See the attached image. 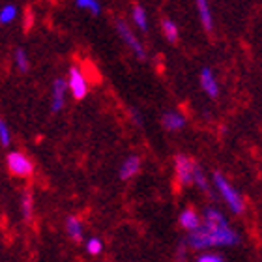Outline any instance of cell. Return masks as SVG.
I'll return each instance as SVG.
<instances>
[{"label":"cell","mask_w":262,"mask_h":262,"mask_svg":"<svg viewBox=\"0 0 262 262\" xmlns=\"http://www.w3.org/2000/svg\"><path fill=\"white\" fill-rule=\"evenodd\" d=\"M238 242V232L227 223L223 213L213 208H208L204 212V223L201 225V229L189 232L187 236V244L196 249H206L212 246H236Z\"/></svg>","instance_id":"obj_1"},{"label":"cell","mask_w":262,"mask_h":262,"mask_svg":"<svg viewBox=\"0 0 262 262\" xmlns=\"http://www.w3.org/2000/svg\"><path fill=\"white\" fill-rule=\"evenodd\" d=\"M213 184H215L219 193L223 195V199L227 201V204H229L230 210H232L236 215H240V213L246 210V202H244V199L240 196V193L236 191L234 187L225 180V176L221 174V172H213Z\"/></svg>","instance_id":"obj_2"},{"label":"cell","mask_w":262,"mask_h":262,"mask_svg":"<svg viewBox=\"0 0 262 262\" xmlns=\"http://www.w3.org/2000/svg\"><path fill=\"white\" fill-rule=\"evenodd\" d=\"M6 165L10 169L11 174L15 176H30L34 170L32 161L25 156L23 152H10L6 158Z\"/></svg>","instance_id":"obj_3"},{"label":"cell","mask_w":262,"mask_h":262,"mask_svg":"<svg viewBox=\"0 0 262 262\" xmlns=\"http://www.w3.org/2000/svg\"><path fill=\"white\" fill-rule=\"evenodd\" d=\"M68 84H70V92L73 94L75 99H82L88 94V82L86 77L79 68H71L70 77H68Z\"/></svg>","instance_id":"obj_4"},{"label":"cell","mask_w":262,"mask_h":262,"mask_svg":"<svg viewBox=\"0 0 262 262\" xmlns=\"http://www.w3.org/2000/svg\"><path fill=\"white\" fill-rule=\"evenodd\" d=\"M116 30H118V34H120V38L126 41V45L129 47L133 53L137 55V58H141V60H144L146 58V53H144V47H142L141 43H139V39L133 36V32L129 30V27H127L126 23L122 21V19H118L116 21Z\"/></svg>","instance_id":"obj_5"},{"label":"cell","mask_w":262,"mask_h":262,"mask_svg":"<svg viewBox=\"0 0 262 262\" xmlns=\"http://www.w3.org/2000/svg\"><path fill=\"white\" fill-rule=\"evenodd\" d=\"M174 169H176V176H178L180 184H184V186L191 184L193 176H195V163H193L191 159L186 158V156H182V154L180 156H176Z\"/></svg>","instance_id":"obj_6"},{"label":"cell","mask_w":262,"mask_h":262,"mask_svg":"<svg viewBox=\"0 0 262 262\" xmlns=\"http://www.w3.org/2000/svg\"><path fill=\"white\" fill-rule=\"evenodd\" d=\"M70 88V84L64 81V79H56L53 82V101H51V111L53 113H58V111L64 107V98H66V90Z\"/></svg>","instance_id":"obj_7"},{"label":"cell","mask_w":262,"mask_h":262,"mask_svg":"<svg viewBox=\"0 0 262 262\" xmlns=\"http://www.w3.org/2000/svg\"><path fill=\"white\" fill-rule=\"evenodd\" d=\"M201 86L210 98H217L219 96L217 81H215V77H213L210 68H202L201 70Z\"/></svg>","instance_id":"obj_8"},{"label":"cell","mask_w":262,"mask_h":262,"mask_svg":"<svg viewBox=\"0 0 262 262\" xmlns=\"http://www.w3.org/2000/svg\"><path fill=\"white\" fill-rule=\"evenodd\" d=\"M180 225L186 230L195 232L196 229H201V217H199V213L195 210H184L180 213Z\"/></svg>","instance_id":"obj_9"},{"label":"cell","mask_w":262,"mask_h":262,"mask_svg":"<svg viewBox=\"0 0 262 262\" xmlns=\"http://www.w3.org/2000/svg\"><path fill=\"white\" fill-rule=\"evenodd\" d=\"M139 169H141V159L137 158V156H129L120 167V178L122 180H127L131 176H135L139 172Z\"/></svg>","instance_id":"obj_10"},{"label":"cell","mask_w":262,"mask_h":262,"mask_svg":"<svg viewBox=\"0 0 262 262\" xmlns=\"http://www.w3.org/2000/svg\"><path fill=\"white\" fill-rule=\"evenodd\" d=\"M163 126L165 129L169 131H176V129H182V127L186 126V118L180 115V113H165L163 115Z\"/></svg>","instance_id":"obj_11"},{"label":"cell","mask_w":262,"mask_h":262,"mask_svg":"<svg viewBox=\"0 0 262 262\" xmlns=\"http://www.w3.org/2000/svg\"><path fill=\"white\" fill-rule=\"evenodd\" d=\"M195 2H196V10H199V17H201V23L204 25L206 30H212L213 19H212V13H210L208 0H195Z\"/></svg>","instance_id":"obj_12"},{"label":"cell","mask_w":262,"mask_h":262,"mask_svg":"<svg viewBox=\"0 0 262 262\" xmlns=\"http://www.w3.org/2000/svg\"><path fill=\"white\" fill-rule=\"evenodd\" d=\"M66 232H68L71 240L79 242L82 238V223L75 217H68V221H66Z\"/></svg>","instance_id":"obj_13"},{"label":"cell","mask_w":262,"mask_h":262,"mask_svg":"<svg viewBox=\"0 0 262 262\" xmlns=\"http://www.w3.org/2000/svg\"><path fill=\"white\" fill-rule=\"evenodd\" d=\"M161 28H163L165 38L169 39L170 43H174L176 39H178V27H176V23L170 21V19H163L161 21Z\"/></svg>","instance_id":"obj_14"},{"label":"cell","mask_w":262,"mask_h":262,"mask_svg":"<svg viewBox=\"0 0 262 262\" xmlns=\"http://www.w3.org/2000/svg\"><path fill=\"white\" fill-rule=\"evenodd\" d=\"M32 212H34V206H32V195L30 193H23L21 196V213L23 217L27 219V221H30L32 219Z\"/></svg>","instance_id":"obj_15"},{"label":"cell","mask_w":262,"mask_h":262,"mask_svg":"<svg viewBox=\"0 0 262 262\" xmlns=\"http://www.w3.org/2000/svg\"><path fill=\"white\" fill-rule=\"evenodd\" d=\"M133 21H135V25L141 30H148V21H146V11H144V8L142 6H135L133 8Z\"/></svg>","instance_id":"obj_16"},{"label":"cell","mask_w":262,"mask_h":262,"mask_svg":"<svg viewBox=\"0 0 262 262\" xmlns=\"http://www.w3.org/2000/svg\"><path fill=\"white\" fill-rule=\"evenodd\" d=\"M17 17V8L13 4H6L2 10H0V23L2 25H8Z\"/></svg>","instance_id":"obj_17"},{"label":"cell","mask_w":262,"mask_h":262,"mask_svg":"<svg viewBox=\"0 0 262 262\" xmlns=\"http://www.w3.org/2000/svg\"><path fill=\"white\" fill-rule=\"evenodd\" d=\"M75 4L79 6V8L90 10L92 15H99V11H101V4H99L98 0H75Z\"/></svg>","instance_id":"obj_18"},{"label":"cell","mask_w":262,"mask_h":262,"mask_svg":"<svg viewBox=\"0 0 262 262\" xmlns=\"http://www.w3.org/2000/svg\"><path fill=\"white\" fill-rule=\"evenodd\" d=\"M15 64L19 68V71H28V58L25 49H17L15 51Z\"/></svg>","instance_id":"obj_19"},{"label":"cell","mask_w":262,"mask_h":262,"mask_svg":"<svg viewBox=\"0 0 262 262\" xmlns=\"http://www.w3.org/2000/svg\"><path fill=\"white\" fill-rule=\"evenodd\" d=\"M193 182H195L196 186L201 187V189H204V191H208V182H206V176H204V172H202V169L199 167V165H195V176H193Z\"/></svg>","instance_id":"obj_20"},{"label":"cell","mask_w":262,"mask_h":262,"mask_svg":"<svg viewBox=\"0 0 262 262\" xmlns=\"http://www.w3.org/2000/svg\"><path fill=\"white\" fill-rule=\"evenodd\" d=\"M101 249H103V244H101L99 238H90V240L86 242V251L90 253V255H99Z\"/></svg>","instance_id":"obj_21"},{"label":"cell","mask_w":262,"mask_h":262,"mask_svg":"<svg viewBox=\"0 0 262 262\" xmlns=\"http://www.w3.org/2000/svg\"><path fill=\"white\" fill-rule=\"evenodd\" d=\"M0 142H2V146L10 144V129H8L4 120H0Z\"/></svg>","instance_id":"obj_22"},{"label":"cell","mask_w":262,"mask_h":262,"mask_svg":"<svg viewBox=\"0 0 262 262\" xmlns=\"http://www.w3.org/2000/svg\"><path fill=\"white\" fill-rule=\"evenodd\" d=\"M196 262H223L219 255H202Z\"/></svg>","instance_id":"obj_23"},{"label":"cell","mask_w":262,"mask_h":262,"mask_svg":"<svg viewBox=\"0 0 262 262\" xmlns=\"http://www.w3.org/2000/svg\"><path fill=\"white\" fill-rule=\"evenodd\" d=\"M131 116H133V120L137 122V126H142V116H139L137 111H131Z\"/></svg>","instance_id":"obj_24"},{"label":"cell","mask_w":262,"mask_h":262,"mask_svg":"<svg viewBox=\"0 0 262 262\" xmlns=\"http://www.w3.org/2000/svg\"><path fill=\"white\" fill-rule=\"evenodd\" d=\"M30 21H32V15H30V11H28V15H27V23H25V28L30 27Z\"/></svg>","instance_id":"obj_25"}]
</instances>
